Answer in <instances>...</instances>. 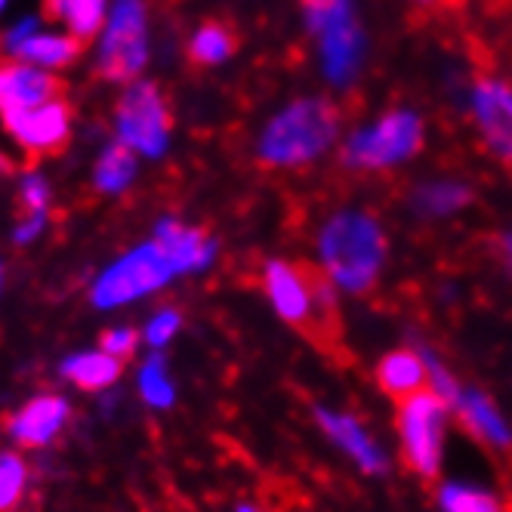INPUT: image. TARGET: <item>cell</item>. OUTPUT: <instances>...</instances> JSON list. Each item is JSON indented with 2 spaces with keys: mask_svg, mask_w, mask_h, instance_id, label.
I'll use <instances>...</instances> for the list:
<instances>
[{
  "mask_svg": "<svg viewBox=\"0 0 512 512\" xmlns=\"http://www.w3.org/2000/svg\"><path fill=\"white\" fill-rule=\"evenodd\" d=\"M263 287L281 315L300 337L334 361H346V337L334 281L321 266L272 260L263 269Z\"/></svg>",
  "mask_w": 512,
  "mask_h": 512,
  "instance_id": "1",
  "label": "cell"
},
{
  "mask_svg": "<svg viewBox=\"0 0 512 512\" xmlns=\"http://www.w3.org/2000/svg\"><path fill=\"white\" fill-rule=\"evenodd\" d=\"M340 133V108L331 99H297L266 124L256 158L266 167H303L318 161Z\"/></svg>",
  "mask_w": 512,
  "mask_h": 512,
  "instance_id": "2",
  "label": "cell"
},
{
  "mask_svg": "<svg viewBox=\"0 0 512 512\" xmlns=\"http://www.w3.org/2000/svg\"><path fill=\"white\" fill-rule=\"evenodd\" d=\"M318 250L331 281L352 290V294H361V290L374 287L380 275V266L386 260V238L374 216L337 213L321 229Z\"/></svg>",
  "mask_w": 512,
  "mask_h": 512,
  "instance_id": "3",
  "label": "cell"
},
{
  "mask_svg": "<svg viewBox=\"0 0 512 512\" xmlns=\"http://www.w3.org/2000/svg\"><path fill=\"white\" fill-rule=\"evenodd\" d=\"M152 59L149 7L145 0H112L96 44V71L105 81H139Z\"/></svg>",
  "mask_w": 512,
  "mask_h": 512,
  "instance_id": "4",
  "label": "cell"
},
{
  "mask_svg": "<svg viewBox=\"0 0 512 512\" xmlns=\"http://www.w3.org/2000/svg\"><path fill=\"white\" fill-rule=\"evenodd\" d=\"M170 108L155 81L124 84L115 105V139L124 142L139 158L158 161L170 149Z\"/></svg>",
  "mask_w": 512,
  "mask_h": 512,
  "instance_id": "5",
  "label": "cell"
},
{
  "mask_svg": "<svg viewBox=\"0 0 512 512\" xmlns=\"http://www.w3.org/2000/svg\"><path fill=\"white\" fill-rule=\"evenodd\" d=\"M423 149V121L414 112L395 108V112L383 115L371 127L355 130L343 142V164L352 170H389L401 161H411Z\"/></svg>",
  "mask_w": 512,
  "mask_h": 512,
  "instance_id": "6",
  "label": "cell"
},
{
  "mask_svg": "<svg viewBox=\"0 0 512 512\" xmlns=\"http://www.w3.org/2000/svg\"><path fill=\"white\" fill-rule=\"evenodd\" d=\"M445 398L420 389L398 401V432L405 463L420 475V479H435L442 466V426H445Z\"/></svg>",
  "mask_w": 512,
  "mask_h": 512,
  "instance_id": "7",
  "label": "cell"
},
{
  "mask_svg": "<svg viewBox=\"0 0 512 512\" xmlns=\"http://www.w3.org/2000/svg\"><path fill=\"white\" fill-rule=\"evenodd\" d=\"M173 266L164 256V250L155 241H145L136 250H130L127 256H121L118 263L108 266L96 284H93V303L99 309H112V306H124L133 303L152 290L164 287L173 278Z\"/></svg>",
  "mask_w": 512,
  "mask_h": 512,
  "instance_id": "8",
  "label": "cell"
},
{
  "mask_svg": "<svg viewBox=\"0 0 512 512\" xmlns=\"http://www.w3.org/2000/svg\"><path fill=\"white\" fill-rule=\"evenodd\" d=\"M0 121H4L7 136L25 155H56L65 149L71 136V108L62 96L31 108L4 112Z\"/></svg>",
  "mask_w": 512,
  "mask_h": 512,
  "instance_id": "9",
  "label": "cell"
},
{
  "mask_svg": "<svg viewBox=\"0 0 512 512\" xmlns=\"http://www.w3.org/2000/svg\"><path fill=\"white\" fill-rule=\"evenodd\" d=\"M472 118L485 149L512 170V87L494 75H479L472 87Z\"/></svg>",
  "mask_w": 512,
  "mask_h": 512,
  "instance_id": "10",
  "label": "cell"
},
{
  "mask_svg": "<svg viewBox=\"0 0 512 512\" xmlns=\"http://www.w3.org/2000/svg\"><path fill=\"white\" fill-rule=\"evenodd\" d=\"M59 96H62V81L53 71L34 68L19 59L0 62V115L16 112V108L41 105Z\"/></svg>",
  "mask_w": 512,
  "mask_h": 512,
  "instance_id": "11",
  "label": "cell"
},
{
  "mask_svg": "<svg viewBox=\"0 0 512 512\" xmlns=\"http://www.w3.org/2000/svg\"><path fill=\"white\" fill-rule=\"evenodd\" d=\"M152 241L164 250L176 275L204 269L216 253V241L204 229L186 226V223H179V219H161L155 226Z\"/></svg>",
  "mask_w": 512,
  "mask_h": 512,
  "instance_id": "12",
  "label": "cell"
},
{
  "mask_svg": "<svg viewBox=\"0 0 512 512\" xmlns=\"http://www.w3.org/2000/svg\"><path fill=\"white\" fill-rule=\"evenodd\" d=\"M65 417H68V405L59 395H38L7 423V429L22 448H44L62 429Z\"/></svg>",
  "mask_w": 512,
  "mask_h": 512,
  "instance_id": "13",
  "label": "cell"
},
{
  "mask_svg": "<svg viewBox=\"0 0 512 512\" xmlns=\"http://www.w3.org/2000/svg\"><path fill=\"white\" fill-rule=\"evenodd\" d=\"M81 56V41L75 34L68 31H47V28H38L31 34V38L13 53V59L19 62H28L34 68H44V71H62L68 68Z\"/></svg>",
  "mask_w": 512,
  "mask_h": 512,
  "instance_id": "14",
  "label": "cell"
},
{
  "mask_svg": "<svg viewBox=\"0 0 512 512\" xmlns=\"http://www.w3.org/2000/svg\"><path fill=\"white\" fill-rule=\"evenodd\" d=\"M377 383H380V389L386 395L401 401V398H408V395L426 389V383H429V364L414 349H395V352L383 355L380 368H377Z\"/></svg>",
  "mask_w": 512,
  "mask_h": 512,
  "instance_id": "15",
  "label": "cell"
},
{
  "mask_svg": "<svg viewBox=\"0 0 512 512\" xmlns=\"http://www.w3.org/2000/svg\"><path fill=\"white\" fill-rule=\"evenodd\" d=\"M318 423L324 426V432L334 438V442L364 469V472H383L386 460L380 454V448L374 445V438L364 432L352 417L346 414H334V411H318Z\"/></svg>",
  "mask_w": 512,
  "mask_h": 512,
  "instance_id": "16",
  "label": "cell"
},
{
  "mask_svg": "<svg viewBox=\"0 0 512 512\" xmlns=\"http://www.w3.org/2000/svg\"><path fill=\"white\" fill-rule=\"evenodd\" d=\"M139 176V155L130 152L124 142L112 139L99 152L96 167H93V186L102 195H121L127 192Z\"/></svg>",
  "mask_w": 512,
  "mask_h": 512,
  "instance_id": "17",
  "label": "cell"
},
{
  "mask_svg": "<svg viewBox=\"0 0 512 512\" xmlns=\"http://www.w3.org/2000/svg\"><path fill=\"white\" fill-rule=\"evenodd\" d=\"M112 0H44V13L78 41H90L102 31Z\"/></svg>",
  "mask_w": 512,
  "mask_h": 512,
  "instance_id": "18",
  "label": "cell"
},
{
  "mask_svg": "<svg viewBox=\"0 0 512 512\" xmlns=\"http://www.w3.org/2000/svg\"><path fill=\"white\" fill-rule=\"evenodd\" d=\"M457 414L466 423V429H472L479 438H485L494 448H512V432L503 423V417L497 414V408L479 392H463L457 401Z\"/></svg>",
  "mask_w": 512,
  "mask_h": 512,
  "instance_id": "19",
  "label": "cell"
},
{
  "mask_svg": "<svg viewBox=\"0 0 512 512\" xmlns=\"http://www.w3.org/2000/svg\"><path fill=\"white\" fill-rule=\"evenodd\" d=\"M235 50H238V38L226 22H204L189 38V59L204 68L229 62Z\"/></svg>",
  "mask_w": 512,
  "mask_h": 512,
  "instance_id": "20",
  "label": "cell"
},
{
  "mask_svg": "<svg viewBox=\"0 0 512 512\" xmlns=\"http://www.w3.org/2000/svg\"><path fill=\"white\" fill-rule=\"evenodd\" d=\"M121 368L124 361L105 355V352H87V355H78V358H68L62 364V374L78 383L81 389H105L112 386L118 377H121Z\"/></svg>",
  "mask_w": 512,
  "mask_h": 512,
  "instance_id": "21",
  "label": "cell"
},
{
  "mask_svg": "<svg viewBox=\"0 0 512 512\" xmlns=\"http://www.w3.org/2000/svg\"><path fill=\"white\" fill-rule=\"evenodd\" d=\"M442 509L445 512H512V500L469 488V485H448L442 488Z\"/></svg>",
  "mask_w": 512,
  "mask_h": 512,
  "instance_id": "22",
  "label": "cell"
},
{
  "mask_svg": "<svg viewBox=\"0 0 512 512\" xmlns=\"http://www.w3.org/2000/svg\"><path fill=\"white\" fill-rule=\"evenodd\" d=\"M25 491V463L19 454H0V512H16Z\"/></svg>",
  "mask_w": 512,
  "mask_h": 512,
  "instance_id": "23",
  "label": "cell"
},
{
  "mask_svg": "<svg viewBox=\"0 0 512 512\" xmlns=\"http://www.w3.org/2000/svg\"><path fill=\"white\" fill-rule=\"evenodd\" d=\"M139 386H142V395H145L149 405H155V408H170L173 405V386H170V380L164 374V358H152L149 364H145Z\"/></svg>",
  "mask_w": 512,
  "mask_h": 512,
  "instance_id": "24",
  "label": "cell"
},
{
  "mask_svg": "<svg viewBox=\"0 0 512 512\" xmlns=\"http://www.w3.org/2000/svg\"><path fill=\"white\" fill-rule=\"evenodd\" d=\"M19 204L25 213H47L50 210V182L38 170H25L19 176Z\"/></svg>",
  "mask_w": 512,
  "mask_h": 512,
  "instance_id": "25",
  "label": "cell"
},
{
  "mask_svg": "<svg viewBox=\"0 0 512 512\" xmlns=\"http://www.w3.org/2000/svg\"><path fill=\"white\" fill-rule=\"evenodd\" d=\"M469 201V192L463 186H429L420 192V207L429 213H448Z\"/></svg>",
  "mask_w": 512,
  "mask_h": 512,
  "instance_id": "26",
  "label": "cell"
},
{
  "mask_svg": "<svg viewBox=\"0 0 512 512\" xmlns=\"http://www.w3.org/2000/svg\"><path fill=\"white\" fill-rule=\"evenodd\" d=\"M44 25V19L41 16H34V13H28V16H19L13 25H7L4 28V34H0V47H4V53L7 56H13L28 38H31V34L34 31H38Z\"/></svg>",
  "mask_w": 512,
  "mask_h": 512,
  "instance_id": "27",
  "label": "cell"
},
{
  "mask_svg": "<svg viewBox=\"0 0 512 512\" xmlns=\"http://www.w3.org/2000/svg\"><path fill=\"white\" fill-rule=\"evenodd\" d=\"M136 331H130V327H121V331H105L102 334V352L105 355H112L118 361H127L133 352H136Z\"/></svg>",
  "mask_w": 512,
  "mask_h": 512,
  "instance_id": "28",
  "label": "cell"
},
{
  "mask_svg": "<svg viewBox=\"0 0 512 512\" xmlns=\"http://www.w3.org/2000/svg\"><path fill=\"white\" fill-rule=\"evenodd\" d=\"M176 331H179V312L164 309L149 321V327H145V340H149L152 346H164Z\"/></svg>",
  "mask_w": 512,
  "mask_h": 512,
  "instance_id": "29",
  "label": "cell"
},
{
  "mask_svg": "<svg viewBox=\"0 0 512 512\" xmlns=\"http://www.w3.org/2000/svg\"><path fill=\"white\" fill-rule=\"evenodd\" d=\"M44 229H47V213H22L16 229H13V241L16 244H31Z\"/></svg>",
  "mask_w": 512,
  "mask_h": 512,
  "instance_id": "30",
  "label": "cell"
},
{
  "mask_svg": "<svg viewBox=\"0 0 512 512\" xmlns=\"http://www.w3.org/2000/svg\"><path fill=\"white\" fill-rule=\"evenodd\" d=\"M420 7H442V4H454V0H414Z\"/></svg>",
  "mask_w": 512,
  "mask_h": 512,
  "instance_id": "31",
  "label": "cell"
},
{
  "mask_svg": "<svg viewBox=\"0 0 512 512\" xmlns=\"http://www.w3.org/2000/svg\"><path fill=\"white\" fill-rule=\"evenodd\" d=\"M7 7H10V0H0V16L7 13Z\"/></svg>",
  "mask_w": 512,
  "mask_h": 512,
  "instance_id": "32",
  "label": "cell"
},
{
  "mask_svg": "<svg viewBox=\"0 0 512 512\" xmlns=\"http://www.w3.org/2000/svg\"><path fill=\"white\" fill-rule=\"evenodd\" d=\"M7 167H10V161H7L4 155H0V170H7Z\"/></svg>",
  "mask_w": 512,
  "mask_h": 512,
  "instance_id": "33",
  "label": "cell"
},
{
  "mask_svg": "<svg viewBox=\"0 0 512 512\" xmlns=\"http://www.w3.org/2000/svg\"><path fill=\"white\" fill-rule=\"evenodd\" d=\"M238 512H256V509H250V506H241Z\"/></svg>",
  "mask_w": 512,
  "mask_h": 512,
  "instance_id": "34",
  "label": "cell"
},
{
  "mask_svg": "<svg viewBox=\"0 0 512 512\" xmlns=\"http://www.w3.org/2000/svg\"><path fill=\"white\" fill-rule=\"evenodd\" d=\"M0 281H4V269H0Z\"/></svg>",
  "mask_w": 512,
  "mask_h": 512,
  "instance_id": "35",
  "label": "cell"
}]
</instances>
